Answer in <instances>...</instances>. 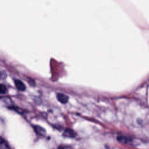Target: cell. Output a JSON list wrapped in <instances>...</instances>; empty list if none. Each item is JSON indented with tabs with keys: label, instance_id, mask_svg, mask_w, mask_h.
I'll return each mask as SVG.
<instances>
[{
	"label": "cell",
	"instance_id": "3957f363",
	"mask_svg": "<svg viewBox=\"0 0 149 149\" xmlns=\"http://www.w3.org/2000/svg\"><path fill=\"white\" fill-rule=\"evenodd\" d=\"M63 135L65 137H74L76 136L75 132L70 129H66L63 133Z\"/></svg>",
	"mask_w": 149,
	"mask_h": 149
},
{
	"label": "cell",
	"instance_id": "52a82bcc",
	"mask_svg": "<svg viewBox=\"0 0 149 149\" xmlns=\"http://www.w3.org/2000/svg\"><path fill=\"white\" fill-rule=\"evenodd\" d=\"M118 140L120 143H127V138L126 137H123V136L118 137Z\"/></svg>",
	"mask_w": 149,
	"mask_h": 149
},
{
	"label": "cell",
	"instance_id": "5b68a950",
	"mask_svg": "<svg viewBox=\"0 0 149 149\" xmlns=\"http://www.w3.org/2000/svg\"><path fill=\"white\" fill-rule=\"evenodd\" d=\"M35 130L37 132V133L39 134L44 135L45 134V130L42 127H41L38 126H37L35 127Z\"/></svg>",
	"mask_w": 149,
	"mask_h": 149
},
{
	"label": "cell",
	"instance_id": "6da1fadb",
	"mask_svg": "<svg viewBox=\"0 0 149 149\" xmlns=\"http://www.w3.org/2000/svg\"><path fill=\"white\" fill-rule=\"evenodd\" d=\"M56 98L57 100L62 104L67 103L69 100V97L66 95L62 93H58L56 94Z\"/></svg>",
	"mask_w": 149,
	"mask_h": 149
},
{
	"label": "cell",
	"instance_id": "ba28073f",
	"mask_svg": "<svg viewBox=\"0 0 149 149\" xmlns=\"http://www.w3.org/2000/svg\"><path fill=\"white\" fill-rule=\"evenodd\" d=\"M58 149H72L70 146H60Z\"/></svg>",
	"mask_w": 149,
	"mask_h": 149
},
{
	"label": "cell",
	"instance_id": "7a4b0ae2",
	"mask_svg": "<svg viewBox=\"0 0 149 149\" xmlns=\"http://www.w3.org/2000/svg\"><path fill=\"white\" fill-rule=\"evenodd\" d=\"M15 84L17 88L20 91H24L26 89L24 84L20 80H15Z\"/></svg>",
	"mask_w": 149,
	"mask_h": 149
},
{
	"label": "cell",
	"instance_id": "8992f818",
	"mask_svg": "<svg viewBox=\"0 0 149 149\" xmlns=\"http://www.w3.org/2000/svg\"><path fill=\"white\" fill-rule=\"evenodd\" d=\"M7 91L6 87L2 84H0V94H5Z\"/></svg>",
	"mask_w": 149,
	"mask_h": 149
},
{
	"label": "cell",
	"instance_id": "277c9868",
	"mask_svg": "<svg viewBox=\"0 0 149 149\" xmlns=\"http://www.w3.org/2000/svg\"><path fill=\"white\" fill-rule=\"evenodd\" d=\"M0 149H10L7 142L1 137H0Z\"/></svg>",
	"mask_w": 149,
	"mask_h": 149
}]
</instances>
